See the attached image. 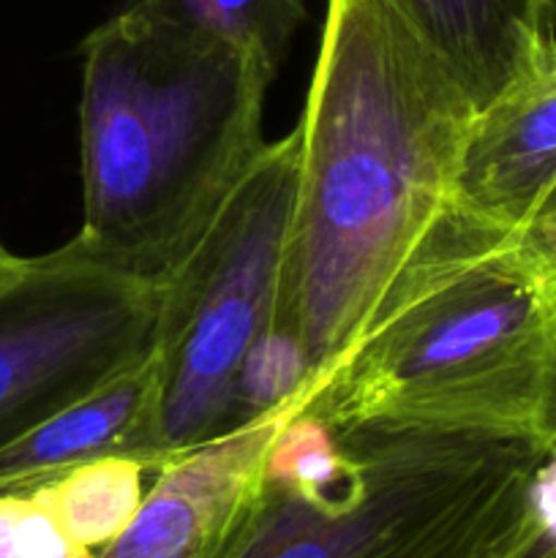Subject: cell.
Instances as JSON below:
<instances>
[{
    "mask_svg": "<svg viewBox=\"0 0 556 558\" xmlns=\"http://www.w3.org/2000/svg\"><path fill=\"white\" fill-rule=\"evenodd\" d=\"M281 423L240 425L161 463L134 521L93 558H205L254 494Z\"/></svg>",
    "mask_w": 556,
    "mask_h": 558,
    "instance_id": "8",
    "label": "cell"
},
{
    "mask_svg": "<svg viewBox=\"0 0 556 558\" xmlns=\"http://www.w3.org/2000/svg\"><path fill=\"white\" fill-rule=\"evenodd\" d=\"M556 447V292L516 232L452 205L412 251L354 347L294 409ZM287 414V417H292Z\"/></svg>",
    "mask_w": 556,
    "mask_h": 558,
    "instance_id": "3",
    "label": "cell"
},
{
    "mask_svg": "<svg viewBox=\"0 0 556 558\" xmlns=\"http://www.w3.org/2000/svg\"><path fill=\"white\" fill-rule=\"evenodd\" d=\"M147 466L131 458H104L36 490L80 548L98 554L125 532L145 499Z\"/></svg>",
    "mask_w": 556,
    "mask_h": 558,
    "instance_id": "11",
    "label": "cell"
},
{
    "mask_svg": "<svg viewBox=\"0 0 556 558\" xmlns=\"http://www.w3.org/2000/svg\"><path fill=\"white\" fill-rule=\"evenodd\" d=\"M298 183V131L267 142L200 243L161 283L156 469L223 434L234 376L276 322ZM153 469V472H156Z\"/></svg>",
    "mask_w": 556,
    "mask_h": 558,
    "instance_id": "5",
    "label": "cell"
},
{
    "mask_svg": "<svg viewBox=\"0 0 556 558\" xmlns=\"http://www.w3.org/2000/svg\"><path fill=\"white\" fill-rule=\"evenodd\" d=\"M510 558H556V447L543 452L527 494V512Z\"/></svg>",
    "mask_w": 556,
    "mask_h": 558,
    "instance_id": "15",
    "label": "cell"
},
{
    "mask_svg": "<svg viewBox=\"0 0 556 558\" xmlns=\"http://www.w3.org/2000/svg\"><path fill=\"white\" fill-rule=\"evenodd\" d=\"M0 558H93L36 494L0 496Z\"/></svg>",
    "mask_w": 556,
    "mask_h": 558,
    "instance_id": "14",
    "label": "cell"
},
{
    "mask_svg": "<svg viewBox=\"0 0 556 558\" xmlns=\"http://www.w3.org/2000/svg\"><path fill=\"white\" fill-rule=\"evenodd\" d=\"M161 371L156 352L0 450V496L36 494L74 469L131 458L156 469Z\"/></svg>",
    "mask_w": 556,
    "mask_h": 558,
    "instance_id": "9",
    "label": "cell"
},
{
    "mask_svg": "<svg viewBox=\"0 0 556 558\" xmlns=\"http://www.w3.org/2000/svg\"><path fill=\"white\" fill-rule=\"evenodd\" d=\"M543 452L512 436L292 414L205 558H510Z\"/></svg>",
    "mask_w": 556,
    "mask_h": 558,
    "instance_id": "4",
    "label": "cell"
},
{
    "mask_svg": "<svg viewBox=\"0 0 556 558\" xmlns=\"http://www.w3.org/2000/svg\"><path fill=\"white\" fill-rule=\"evenodd\" d=\"M518 238L532 265L556 292V202L545 207Z\"/></svg>",
    "mask_w": 556,
    "mask_h": 558,
    "instance_id": "16",
    "label": "cell"
},
{
    "mask_svg": "<svg viewBox=\"0 0 556 558\" xmlns=\"http://www.w3.org/2000/svg\"><path fill=\"white\" fill-rule=\"evenodd\" d=\"M472 118L458 82L390 0H327L294 129L298 183L273 322L303 343L305 398L450 207Z\"/></svg>",
    "mask_w": 556,
    "mask_h": 558,
    "instance_id": "1",
    "label": "cell"
},
{
    "mask_svg": "<svg viewBox=\"0 0 556 558\" xmlns=\"http://www.w3.org/2000/svg\"><path fill=\"white\" fill-rule=\"evenodd\" d=\"M480 112L551 36L548 0H390Z\"/></svg>",
    "mask_w": 556,
    "mask_h": 558,
    "instance_id": "10",
    "label": "cell"
},
{
    "mask_svg": "<svg viewBox=\"0 0 556 558\" xmlns=\"http://www.w3.org/2000/svg\"><path fill=\"white\" fill-rule=\"evenodd\" d=\"M556 202V38L474 112L452 180V205L521 234Z\"/></svg>",
    "mask_w": 556,
    "mask_h": 558,
    "instance_id": "7",
    "label": "cell"
},
{
    "mask_svg": "<svg viewBox=\"0 0 556 558\" xmlns=\"http://www.w3.org/2000/svg\"><path fill=\"white\" fill-rule=\"evenodd\" d=\"M147 11L185 31L218 38L281 65L294 31L305 20L303 0H140Z\"/></svg>",
    "mask_w": 556,
    "mask_h": 558,
    "instance_id": "12",
    "label": "cell"
},
{
    "mask_svg": "<svg viewBox=\"0 0 556 558\" xmlns=\"http://www.w3.org/2000/svg\"><path fill=\"white\" fill-rule=\"evenodd\" d=\"M278 69L136 0L82 41V229L90 259L161 287L251 172Z\"/></svg>",
    "mask_w": 556,
    "mask_h": 558,
    "instance_id": "2",
    "label": "cell"
},
{
    "mask_svg": "<svg viewBox=\"0 0 556 558\" xmlns=\"http://www.w3.org/2000/svg\"><path fill=\"white\" fill-rule=\"evenodd\" d=\"M311 365L305 349L292 332L270 325L245 354L232 387L227 430L265 417H287L305 398Z\"/></svg>",
    "mask_w": 556,
    "mask_h": 558,
    "instance_id": "13",
    "label": "cell"
},
{
    "mask_svg": "<svg viewBox=\"0 0 556 558\" xmlns=\"http://www.w3.org/2000/svg\"><path fill=\"white\" fill-rule=\"evenodd\" d=\"M548 3H551V5H554V3H556V0H548Z\"/></svg>",
    "mask_w": 556,
    "mask_h": 558,
    "instance_id": "18",
    "label": "cell"
},
{
    "mask_svg": "<svg viewBox=\"0 0 556 558\" xmlns=\"http://www.w3.org/2000/svg\"><path fill=\"white\" fill-rule=\"evenodd\" d=\"M16 262H20V256H16V254H11V251L5 248V243H3V240H0V276H5V272H9L11 267L16 265Z\"/></svg>",
    "mask_w": 556,
    "mask_h": 558,
    "instance_id": "17",
    "label": "cell"
},
{
    "mask_svg": "<svg viewBox=\"0 0 556 558\" xmlns=\"http://www.w3.org/2000/svg\"><path fill=\"white\" fill-rule=\"evenodd\" d=\"M161 287L71 240L0 276V450L145 357Z\"/></svg>",
    "mask_w": 556,
    "mask_h": 558,
    "instance_id": "6",
    "label": "cell"
}]
</instances>
